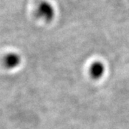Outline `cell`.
<instances>
[{
	"label": "cell",
	"mask_w": 129,
	"mask_h": 129,
	"mask_svg": "<svg viewBox=\"0 0 129 129\" xmlns=\"http://www.w3.org/2000/svg\"><path fill=\"white\" fill-rule=\"evenodd\" d=\"M35 16L45 22H51L55 17V9L47 1H42L37 5Z\"/></svg>",
	"instance_id": "1"
},
{
	"label": "cell",
	"mask_w": 129,
	"mask_h": 129,
	"mask_svg": "<svg viewBox=\"0 0 129 129\" xmlns=\"http://www.w3.org/2000/svg\"><path fill=\"white\" fill-rule=\"evenodd\" d=\"M105 72V67L104 64L101 62L96 61L94 62L89 68V73L90 77L93 80H98L101 78Z\"/></svg>",
	"instance_id": "2"
},
{
	"label": "cell",
	"mask_w": 129,
	"mask_h": 129,
	"mask_svg": "<svg viewBox=\"0 0 129 129\" xmlns=\"http://www.w3.org/2000/svg\"><path fill=\"white\" fill-rule=\"evenodd\" d=\"M20 56L16 53H9L3 58V64L7 68H14L20 64Z\"/></svg>",
	"instance_id": "3"
}]
</instances>
